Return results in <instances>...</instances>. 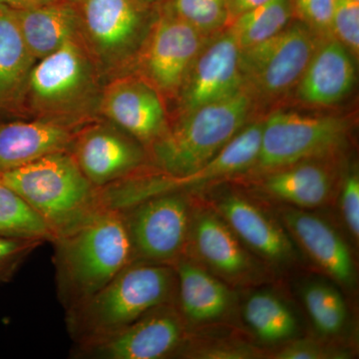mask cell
Returning a JSON list of instances; mask_svg holds the SVG:
<instances>
[{"instance_id": "cell-1", "label": "cell", "mask_w": 359, "mask_h": 359, "mask_svg": "<svg viewBox=\"0 0 359 359\" xmlns=\"http://www.w3.org/2000/svg\"><path fill=\"white\" fill-rule=\"evenodd\" d=\"M59 299L66 311L103 289L133 262L121 212L101 209L52 241Z\"/></svg>"}, {"instance_id": "cell-2", "label": "cell", "mask_w": 359, "mask_h": 359, "mask_svg": "<svg viewBox=\"0 0 359 359\" xmlns=\"http://www.w3.org/2000/svg\"><path fill=\"white\" fill-rule=\"evenodd\" d=\"M177 278L171 264L134 261L103 289L66 311L68 332L77 347L121 332L161 304L173 302Z\"/></svg>"}, {"instance_id": "cell-3", "label": "cell", "mask_w": 359, "mask_h": 359, "mask_svg": "<svg viewBox=\"0 0 359 359\" xmlns=\"http://www.w3.org/2000/svg\"><path fill=\"white\" fill-rule=\"evenodd\" d=\"M103 78L83 39L71 40L36 61L22 107L35 118L82 126L99 115Z\"/></svg>"}, {"instance_id": "cell-4", "label": "cell", "mask_w": 359, "mask_h": 359, "mask_svg": "<svg viewBox=\"0 0 359 359\" xmlns=\"http://www.w3.org/2000/svg\"><path fill=\"white\" fill-rule=\"evenodd\" d=\"M0 176L43 219L54 238L104 209L98 189L68 151L45 156Z\"/></svg>"}, {"instance_id": "cell-5", "label": "cell", "mask_w": 359, "mask_h": 359, "mask_svg": "<svg viewBox=\"0 0 359 359\" xmlns=\"http://www.w3.org/2000/svg\"><path fill=\"white\" fill-rule=\"evenodd\" d=\"M250 110L252 96L244 88L226 100L185 113L150 146L156 166L169 176L195 173L244 129Z\"/></svg>"}, {"instance_id": "cell-6", "label": "cell", "mask_w": 359, "mask_h": 359, "mask_svg": "<svg viewBox=\"0 0 359 359\" xmlns=\"http://www.w3.org/2000/svg\"><path fill=\"white\" fill-rule=\"evenodd\" d=\"M149 6L139 0H82V39L104 78L122 74L147 36Z\"/></svg>"}, {"instance_id": "cell-7", "label": "cell", "mask_w": 359, "mask_h": 359, "mask_svg": "<svg viewBox=\"0 0 359 359\" xmlns=\"http://www.w3.org/2000/svg\"><path fill=\"white\" fill-rule=\"evenodd\" d=\"M348 121L334 116L276 112L263 122L259 155L252 168L271 172L327 157L346 144Z\"/></svg>"}, {"instance_id": "cell-8", "label": "cell", "mask_w": 359, "mask_h": 359, "mask_svg": "<svg viewBox=\"0 0 359 359\" xmlns=\"http://www.w3.org/2000/svg\"><path fill=\"white\" fill-rule=\"evenodd\" d=\"M320 41V35L299 21L241 50L244 88L264 98L283 95L299 83Z\"/></svg>"}, {"instance_id": "cell-9", "label": "cell", "mask_w": 359, "mask_h": 359, "mask_svg": "<svg viewBox=\"0 0 359 359\" xmlns=\"http://www.w3.org/2000/svg\"><path fill=\"white\" fill-rule=\"evenodd\" d=\"M120 212L133 262L173 266L185 252L193 209L182 191L161 194Z\"/></svg>"}, {"instance_id": "cell-10", "label": "cell", "mask_w": 359, "mask_h": 359, "mask_svg": "<svg viewBox=\"0 0 359 359\" xmlns=\"http://www.w3.org/2000/svg\"><path fill=\"white\" fill-rule=\"evenodd\" d=\"M202 33L167 7L153 21L134 61L140 76L160 94L179 93L202 49Z\"/></svg>"}, {"instance_id": "cell-11", "label": "cell", "mask_w": 359, "mask_h": 359, "mask_svg": "<svg viewBox=\"0 0 359 359\" xmlns=\"http://www.w3.org/2000/svg\"><path fill=\"white\" fill-rule=\"evenodd\" d=\"M186 323L173 302L149 311L121 332L77 347L80 358L159 359L179 353L186 342Z\"/></svg>"}, {"instance_id": "cell-12", "label": "cell", "mask_w": 359, "mask_h": 359, "mask_svg": "<svg viewBox=\"0 0 359 359\" xmlns=\"http://www.w3.org/2000/svg\"><path fill=\"white\" fill-rule=\"evenodd\" d=\"M140 142L104 119L78 129L69 152L84 176L97 189L132 176L145 162Z\"/></svg>"}, {"instance_id": "cell-13", "label": "cell", "mask_w": 359, "mask_h": 359, "mask_svg": "<svg viewBox=\"0 0 359 359\" xmlns=\"http://www.w3.org/2000/svg\"><path fill=\"white\" fill-rule=\"evenodd\" d=\"M98 113L144 145H152L169 128L159 92L141 76L126 73L103 85Z\"/></svg>"}, {"instance_id": "cell-14", "label": "cell", "mask_w": 359, "mask_h": 359, "mask_svg": "<svg viewBox=\"0 0 359 359\" xmlns=\"http://www.w3.org/2000/svg\"><path fill=\"white\" fill-rule=\"evenodd\" d=\"M244 89L241 48L230 30L199 52L180 89L183 114L226 100Z\"/></svg>"}, {"instance_id": "cell-15", "label": "cell", "mask_w": 359, "mask_h": 359, "mask_svg": "<svg viewBox=\"0 0 359 359\" xmlns=\"http://www.w3.org/2000/svg\"><path fill=\"white\" fill-rule=\"evenodd\" d=\"M228 282L248 283L259 276L247 247L217 212L193 211L185 250Z\"/></svg>"}, {"instance_id": "cell-16", "label": "cell", "mask_w": 359, "mask_h": 359, "mask_svg": "<svg viewBox=\"0 0 359 359\" xmlns=\"http://www.w3.org/2000/svg\"><path fill=\"white\" fill-rule=\"evenodd\" d=\"M216 210L243 244L269 263L283 266L294 259L289 235L254 203L230 194L217 201Z\"/></svg>"}, {"instance_id": "cell-17", "label": "cell", "mask_w": 359, "mask_h": 359, "mask_svg": "<svg viewBox=\"0 0 359 359\" xmlns=\"http://www.w3.org/2000/svg\"><path fill=\"white\" fill-rule=\"evenodd\" d=\"M283 222L313 263L344 287L353 285L355 271L346 241L325 219L311 212L285 208Z\"/></svg>"}, {"instance_id": "cell-18", "label": "cell", "mask_w": 359, "mask_h": 359, "mask_svg": "<svg viewBox=\"0 0 359 359\" xmlns=\"http://www.w3.org/2000/svg\"><path fill=\"white\" fill-rule=\"evenodd\" d=\"M80 127L40 118L0 124V173L47 155L69 152Z\"/></svg>"}, {"instance_id": "cell-19", "label": "cell", "mask_w": 359, "mask_h": 359, "mask_svg": "<svg viewBox=\"0 0 359 359\" xmlns=\"http://www.w3.org/2000/svg\"><path fill=\"white\" fill-rule=\"evenodd\" d=\"M355 69L351 53L341 42L328 36L321 40L297 83L301 100L313 105L339 102L353 89Z\"/></svg>"}, {"instance_id": "cell-20", "label": "cell", "mask_w": 359, "mask_h": 359, "mask_svg": "<svg viewBox=\"0 0 359 359\" xmlns=\"http://www.w3.org/2000/svg\"><path fill=\"white\" fill-rule=\"evenodd\" d=\"M177 278L180 313L185 323L218 320L233 306L230 289L193 259L181 257L173 264Z\"/></svg>"}, {"instance_id": "cell-21", "label": "cell", "mask_w": 359, "mask_h": 359, "mask_svg": "<svg viewBox=\"0 0 359 359\" xmlns=\"http://www.w3.org/2000/svg\"><path fill=\"white\" fill-rule=\"evenodd\" d=\"M15 13L25 43L36 61L71 40L82 39L81 16L76 4L45 2Z\"/></svg>"}, {"instance_id": "cell-22", "label": "cell", "mask_w": 359, "mask_h": 359, "mask_svg": "<svg viewBox=\"0 0 359 359\" xmlns=\"http://www.w3.org/2000/svg\"><path fill=\"white\" fill-rule=\"evenodd\" d=\"M261 188L273 199L302 209H314L330 200L334 178L323 165L304 161L266 172Z\"/></svg>"}, {"instance_id": "cell-23", "label": "cell", "mask_w": 359, "mask_h": 359, "mask_svg": "<svg viewBox=\"0 0 359 359\" xmlns=\"http://www.w3.org/2000/svg\"><path fill=\"white\" fill-rule=\"evenodd\" d=\"M35 63L15 11L0 7V110L22 108L28 77Z\"/></svg>"}, {"instance_id": "cell-24", "label": "cell", "mask_w": 359, "mask_h": 359, "mask_svg": "<svg viewBox=\"0 0 359 359\" xmlns=\"http://www.w3.org/2000/svg\"><path fill=\"white\" fill-rule=\"evenodd\" d=\"M245 321L257 339L266 344H280L297 334V323L287 304L269 292L250 295L243 311Z\"/></svg>"}, {"instance_id": "cell-25", "label": "cell", "mask_w": 359, "mask_h": 359, "mask_svg": "<svg viewBox=\"0 0 359 359\" xmlns=\"http://www.w3.org/2000/svg\"><path fill=\"white\" fill-rule=\"evenodd\" d=\"M294 14L292 0H269L231 20L230 32L244 50L282 32Z\"/></svg>"}, {"instance_id": "cell-26", "label": "cell", "mask_w": 359, "mask_h": 359, "mask_svg": "<svg viewBox=\"0 0 359 359\" xmlns=\"http://www.w3.org/2000/svg\"><path fill=\"white\" fill-rule=\"evenodd\" d=\"M0 237L52 242L53 233L43 219L0 176Z\"/></svg>"}, {"instance_id": "cell-27", "label": "cell", "mask_w": 359, "mask_h": 359, "mask_svg": "<svg viewBox=\"0 0 359 359\" xmlns=\"http://www.w3.org/2000/svg\"><path fill=\"white\" fill-rule=\"evenodd\" d=\"M302 301L314 327L323 335H335L344 330L347 308L341 294L323 283H311L302 290Z\"/></svg>"}, {"instance_id": "cell-28", "label": "cell", "mask_w": 359, "mask_h": 359, "mask_svg": "<svg viewBox=\"0 0 359 359\" xmlns=\"http://www.w3.org/2000/svg\"><path fill=\"white\" fill-rule=\"evenodd\" d=\"M170 7L201 33L216 32L230 21L226 0H173Z\"/></svg>"}, {"instance_id": "cell-29", "label": "cell", "mask_w": 359, "mask_h": 359, "mask_svg": "<svg viewBox=\"0 0 359 359\" xmlns=\"http://www.w3.org/2000/svg\"><path fill=\"white\" fill-rule=\"evenodd\" d=\"M185 358L198 359H250L261 356V353L250 344L238 340L223 339L205 344H189L180 349Z\"/></svg>"}, {"instance_id": "cell-30", "label": "cell", "mask_w": 359, "mask_h": 359, "mask_svg": "<svg viewBox=\"0 0 359 359\" xmlns=\"http://www.w3.org/2000/svg\"><path fill=\"white\" fill-rule=\"evenodd\" d=\"M332 33L358 57L359 53V1L335 0Z\"/></svg>"}, {"instance_id": "cell-31", "label": "cell", "mask_w": 359, "mask_h": 359, "mask_svg": "<svg viewBox=\"0 0 359 359\" xmlns=\"http://www.w3.org/2000/svg\"><path fill=\"white\" fill-rule=\"evenodd\" d=\"M275 359H346L351 353L341 347L313 339H297L285 344L269 356Z\"/></svg>"}, {"instance_id": "cell-32", "label": "cell", "mask_w": 359, "mask_h": 359, "mask_svg": "<svg viewBox=\"0 0 359 359\" xmlns=\"http://www.w3.org/2000/svg\"><path fill=\"white\" fill-rule=\"evenodd\" d=\"M294 13L320 36L332 33L335 0H292Z\"/></svg>"}, {"instance_id": "cell-33", "label": "cell", "mask_w": 359, "mask_h": 359, "mask_svg": "<svg viewBox=\"0 0 359 359\" xmlns=\"http://www.w3.org/2000/svg\"><path fill=\"white\" fill-rule=\"evenodd\" d=\"M42 243L32 238L0 237V283L7 282L26 257Z\"/></svg>"}, {"instance_id": "cell-34", "label": "cell", "mask_w": 359, "mask_h": 359, "mask_svg": "<svg viewBox=\"0 0 359 359\" xmlns=\"http://www.w3.org/2000/svg\"><path fill=\"white\" fill-rule=\"evenodd\" d=\"M341 212L348 231L354 238L359 237V176L351 172L344 180L341 191Z\"/></svg>"}, {"instance_id": "cell-35", "label": "cell", "mask_w": 359, "mask_h": 359, "mask_svg": "<svg viewBox=\"0 0 359 359\" xmlns=\"http://www.w3.org/2000/svg\"><path fill=\"white\" fill-rule=\"evenodd\" d=\"M269 0H237L229 6V14H230V21L235 20L241 14L252 11L257 6H263Z\"/></svg>"}, {"instance_id": "cell-36", "label": "cell", "mask_w": 359, "mask_h": 359, "mask_svg": "<svg viewBox=\"0 0 359 359\" xmlns=\"http://www.w3.org/2000/svg\"><path fill=\"white\" fill-rule=\"evenodd\" d=\"M41 4H45L44 0H0V7L15 11H23Z\"/></svg>"}, {"instance_id": "cell-37", "label": "cell", "mask_w": 359, "mask_h": 359, "mask_svg": "<svg viewBox=\"0 0 359 359\" xmlns=\"http://www.w3.org/2000/svg\"><path fill=\"white\" fill-rule=\"evenodd\" d=\"M139 1L142 2V4H145L149 7L158 6V4H164V2L168 1V0H139Z\"/></svg>"}, {"instance_id": "cell-38", "label": "cell", "mask_w": 359, "mask_h": 359, "mask_svg": "<svg viewBox=\"0 0 359 359\" xmlns=\"http://www.w3.org/2000/svg\"><path fill=\"white\" fill-rule=\"evenodd\" d=\"M82 0H44V2H65V4H76L79 6Z\"/></svg>"}, {"instance_id": "cell-39", "label": "cell", "mask_w": 359, "mask_h": 359, "mask_svg": "<svg viewBox=\"0 0 359 359\" xmlns=\"http://www.w3.org/2000/svg\"><path fill=\"white\" fill-rule=\"evenodd\" d=\"M235 1H237V0H226V2H228V8H229V6H230V4H233V2H235Z\"/></svg>"}, {"instance_id": "cell-40", "label": "cell", "mask_w": 359, "mask_h": 359, "mask_svg": "<svg viewBox=\"0 0 359 359\" xmlns=\"http://www.w3.org/2000/svg\"><path fill=\"white\" fill-rule=\"evenodd\" d=\"M355 1H359V0H355Z\"/></svg>"}]
</instances>
